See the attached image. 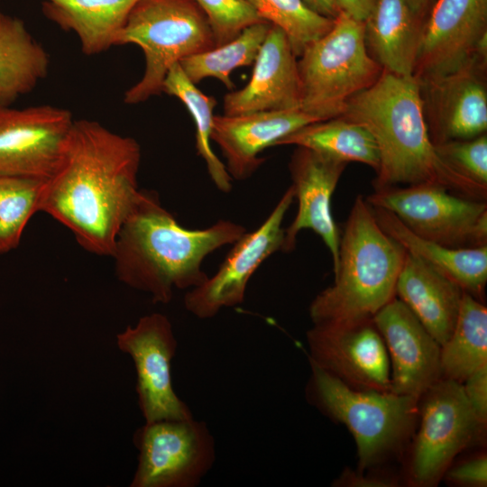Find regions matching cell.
I'll use <instances>...</instances> for the list:
<instances>
[{"instance_id":"cell-35","label":"cell","mask_w":487,"mask_h":487,"mask_svg":"<svg viewBox=\"0 0 487 487\" xmlns=\"http://www.w3.org/2000/svg\"><path fill=\"white\" fill-rule=\"evenodd\" d=\"M449 481L470 486H486L487 482V458L480 455L467 461L447 473Z\"/></svg>"},{"instance_id":"cell-2","label":"cell","mask_w":487,"mask_h":487,"mask_svg":"<svg viewBox=\"0 0 487 487\" xmlns=\"http://www.w3.org/2000/svg\"><path fill=\"white\" fill-rule=\"evenodd\" d=\"M247 231L230 220L203 229L180 225L157 192L140 189L117 234L112 258L115 275L128 287L145 292L153 303H169L174 289H191L207 279L204 260L233 244Z\"/></svg>"},{"instance_id":"cell-8","label":"cell","mask_w":487,"mask_h":487,"mask_svg":"<svg viewBox=\"0 0 487 487\" xmlns=\"http://www.w3.org/2000/svg\"><path fill=\"white\" fill-rule=\"evenodd\" d=\"M395 215L415 234L451 248L487 245V203L434 184L390 186L366 198Z\"/></svg>"},{"instance_id":"cell-38","label":"cell","mask_w":487,"mask_h":487,"mask_svg":"<svg viewBox=\"0 0 487 487\" xmlns=\"http://www.w3.org/2000/svg\"><path fill=\"white\" fill-rule=\"evenodd\" d=\"M303 1L310 9L328 18L335 19L340 12L336 5L335 0H303Z\"/></svg>"},{"instance_id":"cell-27","label":"cell","mask_w":487,"mask_h":487,"mask_svg":"<svg viewBox=\"0 0 487 487\" xmlns=\"http://www.w3.org/2000/svg\"><path fill=\"white\" fill-rule=\"evenodd\" d=\"M487 364V308L464 291L455 328L441 345V379L463 383Z\"/></svg>"},{"instance_id":"cell-22","label":"cell","mask_w":487,"mask_h":487,"mask_svg":"<svg viewBox=\"0 0 487 487\" xmlns=\"http://www.w3.org/2000/svg\"><path fill=\"white\" fill-rule=\"evenodd\" d=\"M372 209L381 228L406 253L421 259L475 299H482L487 281V245L447 247L415 234L390 211Z\"/></svg>"},{"instance_id":"cell-28","label":"cell","mask_w":487,"mask_h":487,"mask_svg":"<svg viewBox=\"0 0 487 487\" xmlns=\"http://www.w3.org/2000/svg\"><path fill=\"white\" fill-rule=\"evenodd\" d=\"M162 93L179 99L188 110L196 124V149L205 161L208 175L215 186L223 193L232 190L233 179L225 165L211 146L214 109L217 101L204 94L183 72L179 63L168 71L162 85Z\"/></svg>"},{"instance_id":"cell-10","label":"cell","mask_w":487,"mask_h":487,"mask_svg":"<svg viewBox=\"0 0 487 487\" xmlns=\"http://www.w3.org/2000/svg\"><path fill=\"white\" fill-rule=\"evenodd\" d=\"M116 344L134 363L138 404L145 422L193 418L172 385L171 363L178 342L168 317L152 313L140 317L117 334Z\"/></svg>"},{"instance_id":"cell-31","label":"cell","mask_w":487,"mask_h":487,"mask_svg":"<svg viewBox=\"0 0 487 487\" xmlns=\"http://www.w3.org/2000/svg\"><path fill=\"white\" fill-rule=\"evenodd\" d=\"M265 21L280 28L299 58L307 46L326 34L334 20L310 9L303 0H245Z\"/></svg>"},{"instance_id":"cell-29","label":"cell","mask_w":487,"mask_h":487,"mask_svg":"<svg viewBox=\"0 0 487 487\" xmlns=\"http://www.w3.org/2000/svg\"><path fill=\"white\" fill-rule=\"evenodd\" d=\"M271 26V23L267 21L252 24L231 41L187 57L179 64L193 84L214 78L231 91L234 87L231 79L232 72L254 63Z\"/></svg>"},{"instance_id":"cell-37","label":"cell","mask_w":487,"mask_h":487,"mask_svg":"<svg viewBox=\"0 0 487 487\" xmlns=\"http://www.w3.org/2000/svg\"><path fill=\"white\" fill-rule=\"evenodd\" d=\"M335 3L340 12L364 22L372 12L375 0H335Z\"/></svg>"},{"instance_id":"cell-21","label":"cell","mask_w":487,"mask_h":487,"mask_svg":"<svg viewBox=\"0 0 487 487\" xmlns=\"http://www.w3.org/2000/svg\"><path fill=\"white\" fill-rule=\"evenodd\" d=\"M464 290L421 259L406 253L395 295L443 345L455 328Z\"/></svg>"},{"instance_id":"cell-3","label":"cell","mask_w":487,"mask_h":487,"mask_svg":"<svg viewBox=\"0 0 487 487\" xmlns=\"http://www.w3.org/2000/svg\"><path fill=\"white\" fill-rule=\"evenodd\" d=\"M424 105L420 83L414 76L384 69L372 86L347 101L340 116L363 125L378 146L374 189L427 183L486 201L487 188L458 173L437 154Z\"/></svg>"},{"instance_id":"cell-6","label":"cell","mask_w":487,"mask_h":487,"mask_svg":"<svg viewBox=\"0 0 487 487\" xmlns=\"http://www.w3.org/2000/svg\"><path fill=\"white\" fill-rule=\"evenodd\" d=\"M298 68L300 109L319 121L340 116L347 101L383 70L368 52L364 22L343 12L326 34L305 48Z\"/></svg>"},{"instance_id":"cell-36","label":"cell","mask_w":487,"mask_h":487,"mask_svg":"<svg viewBox=\"0 0 487 487\" xmlns=\"http://www.w3.org/2000/svg\"><path fill=\"white\" fill-rule=\"evenodd\" d=\"M336 486L351 487H386L391 486V482L378 476H363V473H355L350 469H345L344 473L335 481Z\"/></svg>"},{"instance_id":"cell-24","label":"cell","mask_w":487,"mask_h":487,"mask_svg":"<svg viewBox=\"0 0 487 487\" xmlns=\"http://www.w3.org/2000/svg\"><path fill=\"white\" fill-rule=\"evenodd\" d=\"M421 31L406 0H375L364 21L367 47L384 70L413 76Z\"/></svg>"},{"instance_id":"cell-16","label":"cell","mask_w":487,"mask_h":487,"mask_svg":"<svg viewBox=\"0 0 487 487\" xmlns=\"http://www.w3.org/2000/svg\"><path fill=\"white\" fill-rule=\"evenodd\" d=\"M372 320L391 359V392L420 399L441 379L440 345L397 297L382 307Z\"/></svg>"},{"instance_id":"cell-11","label":"cell","mask_w":487,"mask_h":487,"mask_svg":"<svg viewBox=\"0 0 487 487\" xmlns=\"http://www.w3.org/2000/svg\"><path fill=\"white\" fill-rule=\"evenodd\" d=\"M421 397V421L414 442L410 474L417 485L432 486L468 445L479 426L462 383L439 379Z\"/></svg>"},{"instance_id":"cell-26","label":"cell","mask_w":487,"mask_h":487,"mask_svg":"<svg viewBox=\"0 0 487 487\" xmlns=\"http://www.w3.org/2000/svg\"><path fill=\"white\" fill-rule=\"evenodd\" d=\"M277 145L304 147L335 161H356L372 168L380 165L377 143L362 124L341 116L308 124L282 138Z\"/></svg>"},{"instance_id":"cell-34","label":"cell","mask_w":487,"mask_h":487,"mask_svg":"<svg viewBox=\"0 0 487 487\" xmlns=\"http://www.w3.org/2000/svg\"><path fill=\"white\" fill-rule=\"evenodd\" d=\"M462 384L478 426H484L487 419V364L473 372Z\"/></svg>"},{"instance_id":"cell-12","label":"cell","mask_w":487,"mask_h":487,"mask_svg":"<svg viewBox=\"0 0 487 487\" xmlns=\"http://www.w3.org/2000/svg\"><path fill=\"white\" fill-rule=\"evenodd\" d=\"M294 198L290 186L266 219L233 244L217 271L186 292L184 307L190 314L199 319H208L223 308L244 301L247 284L253 273L271 254L282 250V223Z\"/></svg>"},{"instance_id":"cell-20","label":"cell","mask_w":487,"mask_h":487,"mask_svg":"<svg viewBox=\"0 0 487 487\" xmlns=\"http://www.w3.org/2000/svg\"><path fill=\"white\" fill-rule=\"evenodd\" d=\"M479 60L474 58L453 73L424 81L435 108L434 144L485 133L487 93L477 73Z\"/></svg>"},{"instance_id":"cell-39","label":"cell","mask_w":487,"mask_h":487,"mask_svg":"<svg viewBox=\"0 0 487 487\" xmlns=\"http://www.w3.org/2000/svg\"><path fill=\"white\" fill-rule=\"evenodd\" d=\"M412 13L418 17L422 14L431 0H406Z\"/></svg>"},{"instance_id":"cell-4","label":"cell","mask_w":487,"mask_h":487,"mask_svg":"<svg viewBox=\"0 0 487 487\" xmlns=\"http://www.w3.org/2000/svg\"><path fill=\"white\" fill-rule=\"evenodd\" d=\"M406 252L377 223L362 195L340 236L335 281L309 306L313 324L372 318L395 295Z\"/></svg>"},{"instance_id":"cell-5","label":"cell","mask_w":487,"mask_h":487,"mask_svg":"<svg viewBox=\"0 0 487 487\" xmlns=\"http://www.w3.org/2000/svg\"><path fill=\"white\" fill-rule=\"evenodd\" d=\"M135 44L145 59L141 79L124 95L127 105L162 93L170 69L181 60L216 47L207 17L194 0H139L115 46Z\"/></svg>"},{"instance_id":"cell-19","label":"cell","mask_w":487,"mask_h":487,"mask_svg":"<svg viewBox=\"0 0 487 487\" xmlns=\"http://www.w3.org/2000/svg\"><path fill=\"white\" fill-rule=\"evenodd\" d=\"M319 120L301 109L214 115L211 141L219 147L232 179H249L265 161L261 152Z\"/></svg>"},{"instance_id":"cell-33","label":"cell","mask_w":487,"mask_h":487,"mask_svg":"<svg viewBox=\"0 0 487 487\" xmlns=\"http://www.w3.org/2000/svg\"><path fill=\"white\" fill-rule=\"evenodd\" d=\"M439 157L471 181L487 188V136L435 144Z\"/></svg>"},{"instance_id":"cell-23","label":"cell","mask_w":487,"mask_h":487,"mask_svg":"<svg viewBox=\"0 0 487 487\" xmlns=\"http://www.w3.org/2000/svg\"><path fill=\"white\" fill-rule=\"evenodd\" d=\"M139 0H41L44 16L78 38L81 51L98 55L115 39Z\"/></svg>"},{"instance_id":"cell-25","label":"cell","mask_w":487,"mask_h":487,"mask_svg":"<svg viewBox=\"0 0 487 487\" xmlns=\"http://www.w3.org/2000/svg\"><path fill=\"white\" fill-rule=\"evenodd\" d=\"M50 55L23 21L0 10V107L32 92L50 69Z\"/></svg>"},{"instance_id":"cell-7","label":"cell","mask_w":487,"mask_h":487,"mask_svg":"<svg viewBox=\"0 0 487 487\" xmlns=\"http://www.w3.org/2000/svg\"><path fill=\"white\" fill-rule=\"evenodd\" d=\"M308 397L322 411L343 423L357 446L359 471L399 447L418 414V398L354 389L310 362Z\"/></svg>"},{"instance_id":"cell-9","label":"cell","mask_w":487,"mask_h":487,"mask_svg":"<svg viewBox=\"0 0 487 487\" xmlns=\"http://www.w3.org/2000/svg\"><path fill=\"white\" fill-rule=\"evenodd\" d=\"M133 443L139 455L131 487H196L216 461L215 438L194 417L145 422Z\"/></svg>"},{"instance_id":"cell-14","label":"cell","mask_w":487,"mask_h":487,"mask_svg":"<svg viewBox=\"0 0 487 487\" xmlns=\"http://www.w3.org/2000/svg\"><path fill=\"white\" fill-rule=\"evenodd\" d=\"M73 122L70 111L51 105L0 107V174L48 179Z\"/></svg>"},{"instance_id":"cell-30","label":"cell","mask_w":487,"mask_h":487,"mask_svg":"<svg viewBox=\"0 0 487 487\" xmlns=\"http://www.w3.org/2000/svg\"><path fill=\"white\" fill-rule=\"evenodd\" d=\"M46 179L0 174V254L15 249L31 220L41 212Z\"/></svg>"},{"instance_id":"cell-18","label":"cell","mask_w":487,"mask_h":487,"mask_svg":"<svg viewBox=\"0 0 487 487\" xmlns=\"http://www.w3.org/2000/svg\"><path fill=\"white\" fill-rule=\"evenodd\" d=\"M297 58L285 32L271 24L248 84L225 96L223 115L300 109Z\"/></svg>"},{"instance_id":"cell-1","label":"cell","mask_w":487,"mask_h":487,"mask_svg":"<svg viewBox=\"0 0 487 487\" xmlns=\"http://www.w3.org/2000/svg\"><path fill=\"white\" fill-rule=\"evenodd\" d=\"M141 147L94 120H74L61 160L46 179L41 212L67 227L87 252L112 256L139 193Z\"/></svg>"},{"instance_id":"cell-15","label":"cell","mask_w":487,"mask_h":487,"mask_svg":"<svg viewBox=\"0 0 487 487\" xmlns=\"http://www.w3.org/2000/svg\"><path fill=\"white\" fill-rule=\"evenodd\" d=\"M486 23L487 0H437L421 31L413 76L423 81L437 78L479 58Z\"/></svg>"},{"instance_id":"cell-17","label":"cell","mask_w":487,"mask_h":487,"mask_svg":"<svg viewBox=\"0 0 487 487\" xmlns=\"http://www.w3.org/2000/svg\"><path fill=\"white\" fill-rule=\"evenodd\" d=\"M346 165L310 149L297 146L289 169L298 211L294 220L284 229L281 252H292L299 233L312 230L328 248L333 271L336 268L341 234L333 217L331 200Z\"/></svg>"},{"instance_id":"cell-32","label":"cell","mask_w":487,"mask_h":487,"mask_svg":"<svg viewBox=\"0 0 487 487\" xmlns=\"http://www.w3.org/2000/svg\"><path fill=\"white\" fill-rule=\"evenodd\" d=\"M209 22L216 47L224 45L246 27L263 22L245 0H194Z\"/></svg>"},{"instance_id":"cell-13","label":"cell","mask_w":487,"mask_h":487,"mask_svg":"<svg viewBox=\"0 0 487 487\" xmlns=\"http://www.w3.org/2000/svg\"><path fill=\"white\" fill-rule=\"evenodd\" d=\"M307 341L309 361L346 385L391 391L387 348L372 317L313 324Z\"/></svg>"}]
</instances>
